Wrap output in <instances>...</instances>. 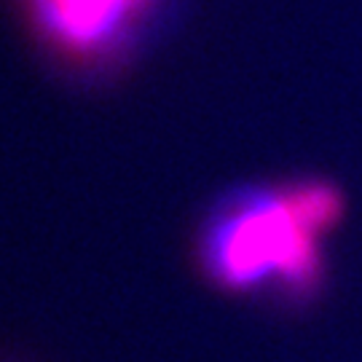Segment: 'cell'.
<instances>
[{
    "instance_id": "obj_1",
    "label": "cell",
    "mask_w": 362,
    "mask_h": 362,
    "mask_svg": "<svg viewBox=\"0 0 362 362\" xmlns=\"http://www.w3.org/2000/svg\"><path fill=\"white\" fill-rule=\"evenodd\" d=\"M344 209L341 191L322 180L242 191L202 233V269L231 296H269L290 309H309L327 282L322 242Z\"/></svg>"
},
{
    "instance_id": "obj_2",
    "label": "cell",
    "mask_w": 362,
    "mask_h": 362,
    "mask_svg": "<svg viewBox=\"0 0 362 362\" xmlns=\"http://www.w3.org/2000/svg\"><path fill=\"white\" fill-rule=\"evenodd\" d=\"M151 0H33L46 35L70 54L107 49L148 8Z\"/></svg>"
}]
</instances>
